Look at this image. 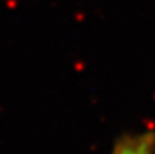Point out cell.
Instances as JSON below:
<instances>
[{
  "instance_id": "1",
  "label": "cell",
  "mask_w": 155,
  "mask_h": 154,
  "mask_svg": "<svg viewBox=\"0 0 155 154\" xmlns=\"http://www.w3.org/2000/svg\"><path fill=\"white\" fill-rule=\"evenodd\" d=\"M113 154H155V134L140 132L125 135L114 146Z\"/></svg>"
}]
</instances>
